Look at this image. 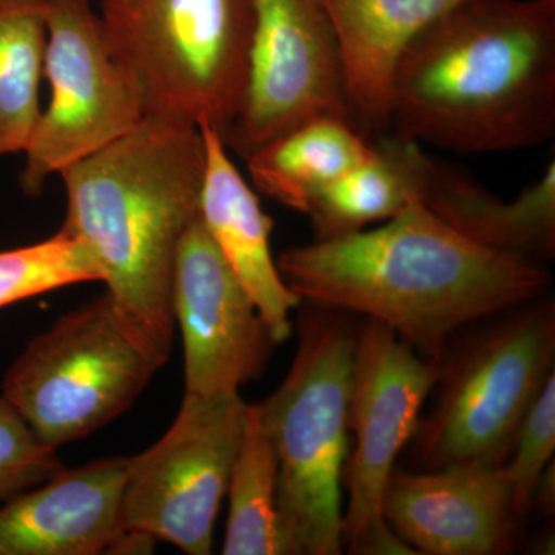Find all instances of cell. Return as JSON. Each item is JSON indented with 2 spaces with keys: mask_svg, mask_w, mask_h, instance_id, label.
I'll return each mask as SVG.
<instances>
[{
  "mask_svg": "<svg viewBox=\"0 0 555 555\" xmlns=\"http://www.w3.org/2000/svg\"><path fill=\"white\" fill-rule=\"evenodd\" d=\"M276 266L301 301L366 315L438 363L459 328L542 298L551 283L532 259L467 240L420 198L377 228L286 248Z\"/></svg>",
  "mask_w": 555,
  "mask_h": 555,
  "instance_id": "obj_1",
  "label": "cell"
},
{
  "mask_svg": "<svg viewBox=\"0 0 555 555\" xmlns=\"http://www.w3.org/2000/svg\"><path fill=\"white\" fill-rule=\"evenodd\" d=\"M389 130L478 156L555 134V0H460L398 62Z\"/></svg>",
  "mask_w": 555,
  "mask_h": 555,
  "instance_id": "obj_2",
  "label": "cell"
},
{
  "mask_svg": "<svg viewBox=\"0 0 555 555\" xmlns=\"http://www.w3.org/2000/svg\"><path fill=\"white\" fill-rule=\"evenodd\" d=\"M206 144L193 124L145 116L115 142L72 164L62 232L87 244L105 291L170 350L179 243L199 218Z\"/></svg>",
  "mask_w": 555,
  "mask_h": 555,
  "instance_id": "obj_3",
  "label": "cell"
},
{
  "mask_svg": "<svg viewBox=\"0 0 555 555\" xmlns=\"http://www.w3.org/2000/svg\"><path fill=\"white\" fill-rule=\"evenodd\" d=\"M317 306V305H315ZM299 320L280 387L259 403L278 460V511L291 555H338L357 328L317 306Z\"/></svg>",
  "mask_w": 555,
  "mask_h": 555,
  "instance_id": "obj_4",
  "label": "cell"
},
{
  "mask_svg": "<svg viewBox=\"0 0 555 555\" xmlns=\"http://www.w3.org/2000/svg\"><path fill=\"white\" fill-rule=\"evenodd\" d=\"M113 56L145 116L228 139L246 89L254 0H98Z\"/></svg>",
  "mask_w": 555,
  "mask_h": 555,
  "instance_id": "obj_5",
  "label": "cell"
},
{
  "mask_svg": "<svg viewBox=\"0 0 555 555\" xmlns=\"http://www.w3.org/2000/svg\"><path fill=\"white\" fill-rule=\"evenodd\" d=\"M169 356L105 291L27 343L2 397L57 451L129 411Z\"/></svg>",
  "mask_w": 555,
  "mask_h": 555,
  "instance_id": "obj_6",
  "label": "cell"
},
{
  "mask_svg": "<svg viewBox=\"0 0 555 555\" xmlns=\"http://www.w3.org/2000/svg\"><path fill=\"white\" fill-rule=\"evenodd\" d=\"M511 312L440 371L437 406L416 429L426 469H500L513 454L526 412L554 374L555 310L537 298Z\"/></svg>",
  "mask_w": 555,
  "mask_h": 555,
  "instance_id": "obj_7",
  "label": "cell"
},
{
  "mask_svg": "<svg viewBox=\"0 0 555 555\" xmlns=\"http://www.w3.org/2000/svg\"><path fill=\"white\" fill-rule=\"evenodd\" d=\"M441 363L416 352L392 328L367 318L357 328L349 429L356 448L346 463L345 543L360 555L415 554L389 528L383 496L440 379Z\"/></svg>",
  "mask_w": 555,
  "mask_h": 555,
  "instance_id": "obj_8",
  "label": "cell"
},
{
  "mask_svg": "<svg viewBox=\"0 0 555 555\" xmlns=\"http://www.w3.org/2000/svg\"><path fill=\"white\" fill-rule=\"evenodd\" d=\"M49 101L24 150L21 185L51 177L122 138L145 118L137 87L109 50L91 0H47Z\"/></svg>",
  "mask_w": 555,
  "mask_h": 555,
  "instance_id": "obj_9",
  "label": "cell"
},
{
  "mask_svg": "<svg viewBox=\"0 0 555 555\" xmlns=\"http://www.w3.org/2000/svg\"><path fill=\"white\" fill-rule=\"evenodd\" d=\"M246 408L240 393L184 396L169 430L129 459L120 505L124 531L164 540L189 555L211 553Z\"/></svg>",
  "mask_w": 555,
  "mask_h": 555,
  "instance_id": "obj_10",
  "label": "cell"
},
{
  "mask_svg": "<svg viewBox=\"0 0 555 555\" xmlns=\"http://www.w3.org/2000/svg\"><path fill=\"white\" fill-rule=\"evenodd\" d=\"M347 108L337 39L321 0H254L247 80L225 139L246 159L318 116ZM352 120V119H350Z\"/></svg>",
  "mask_w": 555,
  "mask_h": 555,
  "instance_id": "obj_11",
  "label": "cell"
},
{
  "mask_svg": "<svg viewBox=\"0 0 555 555\" xmlns=\"http://www.w3.org/2000/svg\"><path fill=\"white\" fill-rule=\"evenodd\" d=\"M171 299L184 345L185 396H236L264 374L275 341L199 218L179 243Z\"/></svg>",
  "mask_w": 555,
  "mask_h": 555,
  "instance_id": "obj_12",
  "label": "cell"
},
{
  "mask_svg": "<svg viewBox=\"0 0 555 555\" xmlns=\"http://www.w3.org/2000/svg\"><path fill=\"white\" fill-rule=\"evenodd\" d=\"M383 516L415 554L499 555L511 553L516 540L517 516L500 469L393 470Z\"/></svg>",
  "mask_w": 555,
  "mask_h": 555,
  "instance_id": "obj_13",
  "label": "cell"
},
{
  "mask_svg": "<svg viewBox=\"0 0 555 555\" xmlns=\"http://www.w3.org/2000/svg\"><path fill=\"white\" fill-rule=\"evenodd\" d=\"M130 456L62 469L0 505V555H96L122 535Z\"/></svg>",
  "mask_w": 555,
  "mask_h": 555,
  "instance_id": "obj_14",
  "label": "cell"
},
{
  "mask_svg": "<svg viewBox=\"0 0 555 555\" xmlns=\"http://www.w3.org/2000/svg\"><path fill=\"white\" fill-rule=\"evenodd\" d=\"M203 130L206 144L199 221L219 254L254 299L275 345L294 332L292 312L301 298L287 286L270 248L273 219L229 155L224 138Z\"/></svg>",
  "mask_w": 555,
  "mask_h": 555,
  "instance_id": "obj_15",
  "label": "cell"
},
{
  "mask_svg": "<svg viewBox=\"0 0 555 555\" xmlns=\"http://www.w3.org/2000/svg\"><path fill=\"white\" fill-rule=\"evenodd\" d=\"M460 0H321L337 39L350 119L386 133L393 75L412 40Z\"/></svg>",
  "mask_w": 555,
  "mask_h": 555,
  "instance_id": "obj_16",
  "label": "cell"
},
{
  "mask_svg": "<svg viewBox=\"0 0 555 555\" xmlns=\"http://www.w3.org/2000/svg\"><path fill=\"white\" fill-rule=\"evenodd\" d=\"M422 201L460 235L480 246L532 261L554 257V159L516 199L506 201L465 171L433 158Z\"/></svg>",
  "mask_w": 555,
  "mask_h": 555,
  "instance_id": "obj_17",
  "label": "cell"
},
{
  "mask_svg": "<svg viewBox=\"0 0 555 555\" xmlns=\"http://www.w3.org/2000/svg\"><path fill=\"white\" fill-rule=\"evenodd\" d=\"M433 156L414 139L392 133L372 141L363 163L346 171L310 204L315 240L360 232L397 217L422 199Z\"/></svg>",
  "mask_w": 555,
  "mask_h": 555,
  "instance_id": "obj_18",
  "label": "cell"
},
{
  "mask_svg": "<svg viewBox=\"0 0 555 555\" xmlns=\"http://www.w3.org/2000/svg\"><path fill=\"white\" fill-rule=\"evenodd\" d=\"M372 141L345 116L306 120L247 156V171L259 192L308 214L332 182L371 155Z\"/></svg>",
  "mask_w": 555,
  "mask_h": 555,
  "instance_id": "obj_19",
  "label": "cell"
},
{
  "mask_svg": "<svg viewBox=\"0 0 555 555\" xmlns=\"http://www.w3.org/2000/svg\"><path fill=\"white\" fill-rule=\"evenodd\" d=\"M224 555H291L278 511V460L258 404H247L230 474Z\"/></svg>",
  "mask_w": 555,
  "mask_h": 555,
  "instance_id": "obj_20",
  "label": "cell"
},
{
  "mask_svg": "<svg viewBox=\"0 0 555 555\" xmlns=\"http://www.w3.org/2000/svg\"><path fill=\"white\" fill-rule=\"evenodd\" d=\"M47 0H0V158L24 153L38 124Z\"/></svg>",
  "mask_w": 555,
  "mask_h": 555,
  "instance_id": "obj_21",
  "label": "cell"
},
{
  "mask_svg": "<svg viewBox=\"0 0 555 555\" xmlns=\"http://www.w3.org/2000/svg\"><path fill=\"white\" fill-rule=\"evenodd\" d=\"M101 281L86 243L57 230L31 246L0 251V309L73 284Z\"/></svg>",
  "mask_w": 555,
  "mask_h": 555,
  "instance_id": "obj_22",
  "label": "cell"
},
{
  "mask_svg": "<svg viewBox=\"0 0 555 555\" xmlns=\"http://www.w3.org/2000/svg\"><path fill=\"white\" fill-rule=\"evenodd\" d=\"M555 452V374L551 375L518 427L513 454L500 467L511 492L514 514L532 506L537 483Z\"/></svg>",
  "mask_w": 555,
  "mask_h": 555,
  "instance_id": "obj_23",
  "label": "cell"
},
{
  "mask_svg": "<svg viewBox=\"0 0 555 555\" xmlns=\"http://www.w3.org/2000/svg\"><path fill=\"white\" fill-rule=\"evenodd\" d=\"M56 449L47 447L5 398L0 397V505L60 474Z\"/></svg>",
  "mask_w": 555,
  "mask_h": 555,
  "instance_id": "obj_24",
  "label": "cell"
}]
</instances>
